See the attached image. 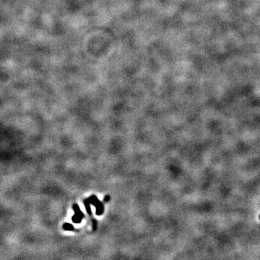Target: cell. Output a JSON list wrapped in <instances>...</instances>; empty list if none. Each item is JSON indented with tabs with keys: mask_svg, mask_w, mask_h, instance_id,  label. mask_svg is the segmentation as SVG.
<instances>
[{
	"mask_svg": "<svg viewBox=\"0 0 260 260\" xmlns=\"http://www.w3.org/2000/svg\"></svg>",
	"mask_w": 260,
	"mask_h": 260,
	"instance_id": "6da1fadb",
	"label": "cell"
}]
</instances>
